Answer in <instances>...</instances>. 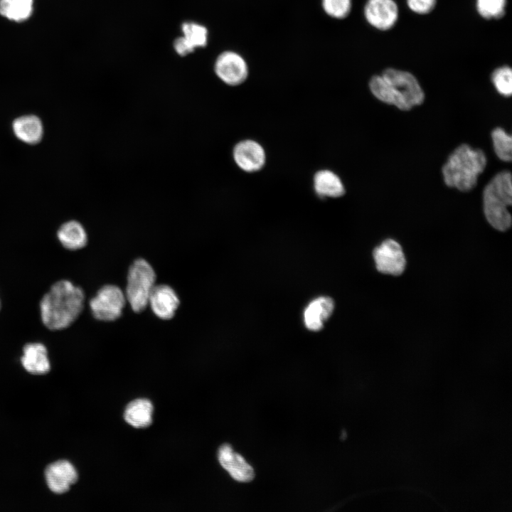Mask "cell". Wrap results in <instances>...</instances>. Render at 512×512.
<instances>
[{
  "instance_id": "cell-26",
  "label": "cell",
  "mask_w": 512,
  "mask_h": 512,
  "mask_svg": "<svg viewBox=\"0 0 512 512\" xmlns=\"http://www.w3.org/2000/svg\"><path fill=\"white\" fill-rule=\"evenodd\" d=\"M407 4L413 12L426 14L433 10L436 0H407Z\"/></svg>"
},
{
  "instance_id": "cell-7",
  "label": "cell",
  "mask_w": 512,
  "mask_h": 512,
  "mask_svg": "<svg viewBox=\"0 0 512 512\" xmlns=\"http://www.w3.org/2000/svg\"><path fill=\"white\" fill-rule=\"evenodd\" d=\"M126 303L124 292L119 287L106 284L90 299L89 305L95 319L113 321L121 316Z\"/></svg>"
},
{
  "instance_id": "cell-19",
  "label": "cell",
  "mask_w": 512,
  "mask_h": 512,
  "mask_svg": "<svg viewBox=\"0 0 512 512\" xmlns=\"http://www.w3.org/2000/svg\"><path fill=\"white\" fill-rule=\"evenodd\" d=\"M60 244L67 250H78L87 242V235L82 225L76 220H69L60 225L57 232Z\"/></svg>"
},
{
  "instance_id": "cell-21",
  "label": "cell",
  "mask_w": 512,
  "mask_h": 512,
  "mask_svg": "<svg viewBox=\"0 0 512 512\" xmlns=\"http://www.w3.org/2000/svg\"><path fill=\"white\" fill-rule=\"evenodd\" d=\"M33 11V0H0V14L9 20L23 21Z\"/></svg>"
},
{
  "instance_id": "cell-4",
  "label": "cell",
  "mask_w": 512,
  "mask_h": 512,
  "mask_svg": "<svg viewBox=\"0 0 512 512\" xmlns=\"http://www.w3.org/2000/svg\"><path fill=\"white\" fill-rule=\"evenodd\" d=\"M484 211L487 221L499 231L508 230L511 216L508 207L512 203L511 174L504 171L496 174L483 193Z\"/></svg>"
},
{
  "instance_id": "cell-5",
  "label": "cell",
  "mask_w": 512,
  "mask_h": 512,
  "mask_svg": "<svg viewBox=\"0 0 512 512\" xmlns=\"http://www.w3.org/2000/svg\"><path fill=\"white\" fill-rule=\"evenodd\" d=\"M156 279L154 268L146 260L139 258L131 265L124 292L127 302L134 311L140 312L146 308Z\"/></svg>"
},
{
  "instance_id": "cell-2",
  "label": "cell",
  "mask_w": 512,
  "mask_h": 512,
  "mask_svg": "<svg viewBox=\"0 0 512 512\" xmlns=\"http://www.w3.org/2000/svg\"><path fill=\"white\" fill-rule=\"evenodd\" d=\"M369 87L377 99L404 111L421 105L425 99L416 78L409 72L394 68L385 70L381 75L373 76Z\"/></svg>"
},
{
  "instance_id": "cell-25",
  "label": "cell",
  "mask_w": 512,
  "mask_h": 512,
  "mask_svg": "<svg viewBox=\"0 0 512 512\" xmlns=\"http://www.w3.org/2000/svg\"><path fill=\"white\" fill-rule=\"evenodd\" d=\"M506 0H476L478 13L484 18H500L506 11Z\"/></svg>"
},
{
  "instance_id": "cell-16",
  "label": "cell",
  "mask_w": 512,
  "mask_h": 512,
  "mask_svg": "<svg viewBox=\"0 0 512 512\" xmlns=\"http://www.w3.org/2000/svg\"><path fill=\"white\" fill-rule=\"evenodd\" d=\"M334 308V301L330 297H320L311 301L304 312L306 327L311 331L320 330L332 314Z\"/></svg>"
},
{
  "instance_id": "cell-15",
  "label": "cell",
  "mask_w": 512,
  "mask_h": 512,
  "mask_svg": "<svg viewBox=\"0 0 512 512\" xmlns=\"http://www.w3.org/2000/svg\"><path fill=\"white\" fill-rule=\"evenodd\" d=\"M21 362L24 369L33 375H43L50 370L46 347L41 343H28L23 348Z\"/></svg>"
},
{
  "instance_id": "cell-13",
  "label": "cell",
  "mask_w": 512,
  "mask_h": 512,
  "mask_svg": "<svg viewBox=\"0 0 512 512\" xmlns=\"http://www.w3.org/2000/svg\"><path fill=\"white\" fill-rule=\"evenodd\" d=\"M218 461L233 479L240 482H249L255 477V471L244 457L233 451L229 444L221 445L218 452Z\"/></svg>"
},
{
  "instance_id": "cell-20",
  "label": "cell",
  "mask_w": 512,
  "mask_h": 512,
  "mask_svg": "<svg viewBox=\"0 0 512 512\" xmlns=\"http://www.w3.org/2000/svg\"><path fill=\"white\" fill-rule=\"evenodd\" d=\"M154 407L146 398H139L130 402L124 412L125 421L135 428H144L152 423Z\"/></svg>"
},
{
  "instance_id": "cell-9",
  "label": "cell",
  "mask_w": 512,
  "mask_h": 512,
  "mask_svg": "<svg viewBox=\"0 0 512 512\" xmlns=\"http://www.w3.org/2000/svg\"><path fill=\"white\" fill-rule=\"evenodd\" d=\"M377 270L384 274L400 275L405 267V258L400 244L394 240L383 241L373 251Z\"/></svg>"
},
{
  "instance_id": "cell-6",
  "label": "cell",
  "mask_w": 512,
  "mask_h": 512,
  "mask_svg": "<svg viewBox=\"0 0 512 512\" xmlns=\"http://www.w3.org/2000/svg\"><path fill=\"white\" fill-rule=\"evenodd\" d=\"M213 71L224 84L235 87L243 84L249 78L250 65L246 58L239 51L228 49L215 58Z\"/></svg>"
},
{
  "instance_id": "cell-10",
  "label": "cell",
  "mask_w": 512,
  "mask_h": 512,
  "mask_svg": "<svg viewBox=\"0 0 512 512\" xmlns=\"http://www.w3.org/2000/svg\"><path fill=\"white\" fill-rule=\"evenodd\" d=\"M363 14L366 21L371 26L385 31L395 24L398 18V8L393 0H367Z\"/></svg>"
},
{
  "instance_id": "cell-23",
  "label": "cell",
  "mask_w": 512,
  "mask_h": 512,
  "mask_svg": "<svg viewBox=\"0 0 512 512\" xmlns=\"http://www.w3.org/2000/svg\"><path fill=\"white\" fill-rule=\"evenodd\" d=\"M491 137L497 156L502 161H510L512 154L511 137L498 127L493 130Z\"/></svg>"
},
{
  "instance_id": "cell-18",
  "label": "cell",
  "mask_w": 512,
  "mask_h": 512,
  "mask_svg": "<svg viewBox=\"0 0 512 512\" xmlns=\"http://www.w3.org/2000/svg\"><path fill=\"white\" fill-rule=\"evenodd\" d=\"M12 129L15 136L23 142L34 144L43 137V128L41 119L35 115H23L14 119Z\"/></svg>"
},
{
  "instance_id": "cell-14",
  "label": "cell",
  "mask_w": 512,
  "mask_h": 512,
  "mask_svg": "<svg viewBox=\"0 0 512 512\" xmlns=\"http://www.w3.org/2000/svg\"><path fill=\"white\" fill-rule=\"evenodd\" d=\"M180 304L175 290L167 284H156L149 296L148 305L159 319H172Z\"/></svg>"
},
{
  "instance_id": "cell-24",
  "label": "cell",
  "mask_w": 512,
  "mask_h": 512,
  "mask_svg": "<svg viewBox=\"0 0 512 512\" xmlns=\"http://www.w3.org/2000/svg\"><path fill=\"white\" fill-rule=\"evenodd\" d=\"M491 80L498 92L504 97L512 93V71L507 65L496 68L491 75Z\"/></svg>"
},
{
  "instance_id": "cell-8",
  "label": "cell",
  "mask_w": 512,
  "mask_h": 512,
  "mask_svg": "<svg viewBox=\"0 0 512 512\" xmlns=\"http://www.w3.org/2000/svg\"><path fill=\"white\" fill-rule=\"evenodd\" d=\"M233 158L242 171L254 173L261 170L266 163V152L258 142L247 139L238 142L233 147Z\"/></svg>"
},
{
  "instance_id": "cell-22",
  "label": "cell",
  "mask_w": 512,
  "mask_h": 512,
  "mask_svg": "<svg viewBox=\"0 0 512 512\" xmlns=\"http://www.w3.org/2000/svg\"><path fill=\"white\" fill-rule=\"evenodd\" d=\"M320 6L324 14L334 20H343L350 15L352 0H320Z\"/></svg>"
},
{
  "instance_id": "cell-1",
  "label": "cell",
  "mask_w": 512,
  "mask_h": 512,
  "mask_svg": "<svg viewBox=\"0 0 512 512\" xmlns=\"http://www.w3.org/2000/svg\"><path fill=\"white\" fill-rule=\"evenodd\" d=\"M85 302L83 289L67 279L55 282L40 302L41 319L52 331L69 327L80 316Z\"/></svg>"
},
{
  "instance_id": "cell-12",
  "label": "cell",
  "mask_w": 512,
  "mask_h": 512,
  "mask_svg": "<svg viewBox=\"0 0 512 512\" xmlns=\"http://www.w3.org/2000/svg\"><path fill=\"white\" fill-rule=\"evenodd\" d=\"M47 485L53 493L61 494L69 491L76 483L78 475L74 466L66 460H60L48 465L45 470Z\"/></svg>"
},
{
  "instance_id": "cell-3",
  "label": "cell",
  "mask_w": 512,
  "mask_h": 512,
  "mask_svg": "<svg viewBox=\"0 0 512 512\" xmlns=\"http://www.w3.org/2000/svg\"><path fill=\"white\" fill-rule=\"evenodd\" d=\"M486 165V157L482 150L462 144L450 154L442 167L444 183L449 187L469 191L476 185L478 176Z\"/></svg>"
},
{
  "instance_id": "cell-17",
  "label": "cell",
  "mask_w": 512,
  "mask_h": 512,
  "mask_svg": "<svg viewBox=\"0 0 512 512\" xmlns=\"http://www.w3.org/2000/svg\"><path fill=\"white\" fill-rule=\"evenodd\" d=\"M313 187L320 198H338L345 193L341 178L334 171L322 169L316 171L313 178Z\"/></svg>"
},
{
  "instance_id": "cell-11",
  "label": "cell",
  "mask_w": 512,
  "mask_h": 512,
  "mask_svg": "<svg viewBox=\"0 0 512 512\" xmlns=\"http://www.w3.org/2000/svg\"><path fill=\"white\" fill-rule=\"evenodd\" d=\"M181 30L183 36L176 38L173 43L174 49L178 55L186 56L196 48L207 46L209 32L204 25L186 21L182 23Z\"/></svg>"
},
{
  "instance_id": "cell-27",
  "label": "cell",
  "mask_w": 512,
  "mask_h": 512,
  "mask_svg": "<svg viewBox=\"0 0 512 512\" xmlns=\"http://www.w3.org/2000/svg\"><path fill=\"white\" fill-rule=\"evenodd\" d=\"M0 309H1V302H0Z\"/></svg>"
}]
</instances>
